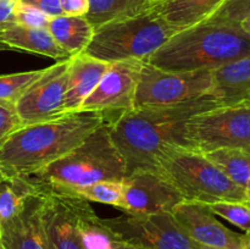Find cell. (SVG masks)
I'll return each instance as SVG.
<instances>
[{
	"mask_svg": "<svg viewBox=\"0 0 250 249\" xmlns=\"http://www.w3.org/2000/svg\"><path fill=\"white\" fill-rule=\"evenodd\" d=\"M221 106L211 94L167 106L132 107L110 122V136L126 165V176L137 170H156V158L165 146L189 148L188 120Z\"/></svg>",
	"mask_w": 250,
	"mask_h": 249,
	"instance_id": "cell-1",
	"label": "cell"
},
{
	"mask_svg": "<svg viewBox=\"0 0 250 249\" xmlns=\"http://www.w3.org/2000/svg\"><path fill=\"white\" fill-rule=\"evenodd\" d=\"M105 122L102 111L78 110L20 127L0 146V183L31 177L70 153Z\"/></svg>",
	"mask_w": 250,
	"mask_h": 249,
	"instance_id": "cell-2",
	"label": "cell"
},
{
	"mask_svg": "<svg viewBox=\"0 0 250 249\" xmlns=\"http://www.w3.org/2000/svg\"><path fill=\"white\" fill-rule=\"evenodd\" d=\"M250 55V37L239 23L207 20L176 32L148 62L168 72L215 68Z\"/></svg>",
	"mask_w": 250,
	"mask_h": 249,
	"instance_id": "cell-3",
	"label": "cell"
},
{
	"mask_svg": "<svg viewBox=\"0 0 250 249\" xmlns=\"http://www.w3.org/2000/svg\"><path fill=\"white\" fill-rule=\"evenodd\" d=\"M125 177L126 165L105 122L70 153L26 180L34 189L73 193L93 183Z\"/></svg>",
	"mask_w": 250,
	"mask_h": 249,
	"instance_id": "cell-4",
	"label": "cell"
},
{
	"mask_svg": "<svg viewBox=\"0 0 250 249\" xmlns=\"http://www.w3.org/2000/svg\"><path fill=\"white\" fill-rule=\"evenodd\" d=\"M156 170L185 202L214 204L248 202L243 187L229 180L205 154L182 146H165L156 158Z\"/></svg>",
	"mask_w": 250,
	"mask_h": 249,
	"instance_id": "cell-5",
	"label": "cell"
},
{
	"mask_svg": "<svg viewBox=\"0 0 250 249\" xmlns=\"http://www.w3.org/2000/svg\"><path fill=\"white\" fill-rule=\"evenodd\" d=\"M177 28L168 24L153 6L142 14L107 22L94 29L84 54L104 62L148 61Z\"/></svg>",
	"mask_w": 250,
	"mask_h": 249,
	"instance_id": "cell-6",
	"label": "cell"
},
{
	"mask_svg": "<svg viewBox=\"0 0 250 249\" xmlns=\"http://www.w3.org/2000/svg\"><path fill=\"white\" fill-rule=\"evenodd\" d=\"M192 150L250 148V102L212 107L190 117L186 126Z\"/></svg>",
	"mask_w": 250,
	"mask_h": 249,
	"instance_id": "cell-7",
	"label": "cell"
},
{
	"mask_svg": "<svg viewBox=\"0 0 250 249\" xmlns=\"http://www.w3.org/2000/svg\"><path fill=\"white\" fill-rule=\"evenodd\" d=\"M99 222L111 237L143 249H200L181 227L172 212L126 214Z\"/></svg>",
	"mask_w": 250,
	"mask_h": 249,
	"instance_id": "cell-8",
	"label": "cell"
},
{
	"mask_svg": "<svg viewBox=\"0 0 250 249\" xmlns=\"http://www.w3.org/2000/svg\"><path fill=\"white\" fill-rule=\"evenodd\" d=\"M212 70L168 72L144 61L139 76L134 107L167 106L210 94Z\"/></svg>",
	"mask_w": 250,
	"mask_h": 249,
	"instance_id": "cell-9",
	"label": "cell"
},
{
	"mask_svg": "<svg viewBox=\"0 0 250 249\" xmlns=\"http://www.w3.org/2000/svg\"><path fill=\"white\" fill-rule=\"evenodd\" d=\"M34 190L43 194L41 217L48 249H85L82 227L93 211L88 200L70 193Z\"/></svg>",
	"mask_w": 250,
	"mask_h": 249,
	"instance_id": "cell-10",
	"label": "cell"
},
{
	"mask_svg": "<svg viewBox=\"0 0 250 249\" xmlns=\"http://www.w3.org/2000/svg\"><path fill=\"white\" fill-rule=\"evenodd\" d=\"M68 59L44 68L41 77L29 85L16 103L15 109L22 126L48 121L66 114Z\"/></svg>",
	"mask_w": 250,
	"mask_h": 249,
	"instance_id": "cell-11",
	"label": "cell"
},
{
	"mask_svg": "<svg viewBox=\"0 0 250 249\" xmlns=\"http://www.w3.org/2000/svg\"><path fill=\"white\" fill-rule=\"evenodd\" d=\"M144 61L125 60L110 63L81 110L102 111L106 122L134 107L137 87Z\"/></svg>",
	"mask_w": 250,
	"mask_h": 249,
	"instance_id": "cell-12",
	"label": "cell"
},
{
	"mask_svg": "<svg viewBox=\"0 0 250 249\" xmlns=\"http://www.w3.org/2000/svg\"><path fill=\"white\" fill-rule=\"evenodd\" d=\"M124 202L122 211L126 214H159L172 212L183 198L173 186L154 170H137L122 180Z\"/></svg>",
	"mask_w": 250,
	"mask_h": 249,
	"instance_id": "cell-13",
	"label": "cell"
},
{
	"mask_svg": "<svg viewBox=\"0 0 250 249\" xmlns=\"http://www.w3.org/2000/svg\"><path fill=\"white\" fill-rule=\"evenodd\" d=\"M172 215L186 233L199 246L220 249H244L250 233H237L227 228L215 217L209 205L182 202Z\"/></svg>",
	"mask_w": 250,
	"mask_h": 249,
	"instance_id": "cell-14",
	"label": "cell"
},
{
	"mask_svg": "<svg viewBox=\"0 0 250 249\" xmlns=\"http://www.w3.org/2000/svg\"><path fill=\"white\" fill-rule=\"evenodd\" d=\"M43 194L34 190L22 209L0 221V244L4 249H48L42 226Z\"/></svg>",
	"mask_w": 250,
	"mask_h": 249,
	"instance_id": "cell-15",
	"label": "cell"
},
{
	"mask_svg": "<svg viewBox=\"0 0 250 249\" xmlns=\"http://www.w3.org/2000/svg\"><path fill=\"white\" fill-rule=\"evenodd\" d=\"M110 63L82 53L68 59L67 88L65 94V111H78L83 103L95 89Z\"/></svg>",
	"mask_w": 250,
	"mask_h": 249,
	"instance_id": "cell-16",
	"label": "cell"
},
{
	"mask_svg": "<svg viewBox=\"0 0 250 249\" xmlns=\"http://www.w3.org/2000/svg\"><path fill=\"white\" fill-rule=\"evenodd\" d=\"M210 94L220 105H232L250 97V55L212 70Z\"/></svg>",
	"mask_w": 250,
	"mask_h": 249,
	"instance_id": "cell-17",
	"label": "cell"
},
{
	"mask_svg": "<svg viewBox=\"0 0 250 249\" xmlns=\"http://www.w3.org/2000/svg\"><path fill=\"white\" fill-rule=\"evenodd\" d=\"M0 42L11 50L28 51L60 61L71 58L46 28H29L12 22L0 31Z\"/></svg>",
	"mask_w": 250,
	"mask_h": 249,
	"instance_id": "cell-18",
	"label": "cell"
},
{
	"mask_svg": "<svg viewBox=\"0 0 250 249\" xmlns=\"http://www.w3.org/2000/svg\"><path fill=\"white\" fill-rule=\"evenodd\" d=\"M225 0H164L153 4L155 11L172 27L188 28L207 21Z\"/></svg>",
	"mask_w": 250,
	"mask_h": 249,
	"instance_id": "cell-19",
	"label": "cell"
},
{
	"mask_svg": "<svg viewBox=\"0 0 250 249\" xmlns=\"http://www.w3.org/2000/svg\"><path fill=\"white\" fill-rule=\"evenodd\" d=\"M48 31L54 41L70 56L84 53L94 34V27L84 16L51 17Z\"/></svg>",
	"mask_w": 250,
	"mask_h": 249,
	"instance_id": "cell-20",
	"label": "cell"
},
{
	"mask_svg": "<svg viewBox=\"0 0 250 249\" xmlns=\"http://www.w3.org/2000/svg\"><path fill=\"white\" fill-rule=\"evenodd\" d=\"M85 19L95 28L117 20L142 14L153 6L151 0H88Z\"/></svg>",
	"mask_w": 250,
	"mask_h": 249,
	"instance_id": "cell-21",
	"label": "cell"
},
{
	"mask_svg": "<svg viewBox=\"0 0 250 249\" xmlns=\"http://www.w3.org/2000/svg\"><path fill=\"white\" fill-rule=\"evenodd\" d=\"M229 180L246 187L250 178V148L219 149L205 154Z\"/></svg>",
	"mask_w": 250,
	"mask_h": 249,
	"instance_id": "cell-22",
	"label": "cell"
},
{
	"mask_svg": "<svg viewBox=\"0 0 250 249\" xmlns=\"http://www.w3.org/2000/svg\"><path fill=\"white\" fill-rule=\"evenodd\" d=\"M34 189L26 178H16L0 183V221L16 215Z\"/></svg>",
	"mask_w": 250,
	"mask_h": 249,
	"instance_id": "cell-23",
	"label": "cell"
},
{
	"mask_svg": "<svg viewBox=\"0 0 250 249\" xmlns=\"http://www.w3.org/2000/svg\"><path fill=\"white\" fill-rule=\"evenodd\" d=\"M44 68L0 76V104L15 106L29 85L41 77Z\"/></svg>",
	"mask_w": 250,
	"mask_h": 249,
	"instance_id": "cell-24",
	"label": "cell"
},
{
	"mask_svg": "<svg viewBox=\"0 0 250 249\" xmlns=\"http://www.w3.org/2000/svg\"><path fill=\"white\" fill-rule=\"evenodd\" d=\"M70 194L80 195L88 202H97L122 209V202H124L122 181H102L80 188Z\"/></svg>",
	"mask_w": 250,
	"mask_h": 249,
	"instance_id": "cell-25",
	"label": "cell"
},
{
	"mask_svg": "<svg viewBox=\"0 0 250 249\" xmlns=\"http://www.w3.org/2000/svg\"><path fill=\"white\" fill-rule=\"evenodd\" d=\"M215 215L250 233V205L248 202H219L209 205Z\"/></svg>",
	"mask_w": 250,
	"mask_h": 249,
	"instance_id": "cell-26",
	"label": "cell"
},
{
	"mask_svg": "<svg viewBox=\"0 0 250 249\" xmlns=\"http://www.w3.org/2000/svg\"><path fill=\"white\" fill-rule=\"evenodd\" d=\"M250 15V0H225L208 20H220L241 24Z\"/></svg>",
	"mask_w": 250,
	"mask_h": 249,
	"instance_id": "cell-27",
	"label": "cell"
},
{
	"mask_svg": "<svg viewBox=\"0 0 250 249\" xmlns=\"http://www.w3.org/2000/svg\"><path fill=\"white\" fill-rule=\"evenodd\" d=\"M15 23L21 24L29 28H46L48 29L50 17L46 16L36 7L27 5L24 2L17 0L15 6Z\"/></svg>",
	"mask_w": 250,
	"mask_h": 249,
	"instance_id": "cell-28",
	"label": "cell"
},
{
	"mask_svg": "<svg viewBox=\"0 0 250 249\" xmlns=\"http://www.w3.org/2000/svg\"><path fill=\"white\" fill-rule=\"evenodd\" d=\"M20 127H22V122L15 106L0 104V146Z\"/></svg>",
	"mask_w": 250,
	"mask_h": 249,
	"instance_id": "cell-29",
	"label": "cell"
},
{
	"mask_svg": "<svg viewBox=\"0 0 250 249\" xmlns=\"http://www.w3.org/2000/svg\"><path fill=\"white\" fill-rule=\"evenodd\" d=\"M20 1L36 7L39 11L50 17V19L62 15L60 7V0H20Z\"/></svg>",
	"mask_w": 250,
	"mask_h": 249,
	"instance_id": "cell-30",
	"label": "cell"
},
{
	"mask_svg": "<svg viewBox=\"0 0 250 249\" xmlns=\"http://www.w3.org/2000/svg\"><path fill=\"white\" fill-rule=\"evenodd\" d=\"M61 12L65 16H85L89 10L88 0H60Z\"/></svg>",
	"mask_w": 250,
	"mask_h": 249,
	"instance_id": "cell-31",
	"label": "cell"
},
{
	"mask_svg": "<svg viewBox=\"0 0 250 249\" xmlns=\"http://www.w3.org/2000/svg\"><path fill=\"white\" fill-rule=\"evenodd\" d=\"M17 0H0V31L15 22V6Z\"/></svg>",
	"mask_w": 250,
	"mask_h": 249,
	"instance_id": "cell-32",
	"label": "cell"
},
{
	"mask_svg": "<svg viewBox=\"0 0 250 249\" xmlns=\"http://www.w3.org/2000/svg\"><path fill=\"white\" fill-rule=\"evenodd\" d=\"M111 237V236H110ZM110 249H143L138 246H134V244L128 243V242L121 241V239H117L111 237L110 239Z\"/></svg>",
	"mask_w": 250,
	"mask_h": 249,
	"instance_id": "cell-33",
	"label": "cell"
},
{
	"mask_svg": "<svg viewBox=\"0 0 250 249\" xmlns=\"http://www.w3.org/2000/svg\"><path fill=\"white\" fill-rule=\"evenodd\" d=\"M241 26H242V28H243L244 31H246L247 33H248V36L250 37V15H249L248 17H247L246 20H244L243 22H242Z\"/></svg>",
	"mask_w": 250,
	"mask_h": 249,
	"instance_id": "cell-34",
	"label": "cell"
},
{
	"mask_svg": "<svg viewBox=\"0 0 250 249\" xmlns=\"http://www.w3.org/2000/svg\"><path fill=\"white\" fill-rule=\"evenodd\" d=\"M244 190H246L247 199H248V202H250V178L248 180V182H247L246 187H244Z\"/></svg>",
	"mask_w": 250,
	"mask_h": 249,
	"instance_id": "cell-35",
	"label": "cell"
},
{
	"mask_svg": "<svg viewBox=\"0 0 250 249\" xmlns=\"http://www.w3.org/2000/svg\"><path fill=\"white\" fill-rule=\"evenodd\" d=\"M4 50H11V49H10L6 44H4L0 42V51H4Z\"/></svg>",
	"mask_w": 250,
	"mask_h": 249,
	"instance_id": "cell-36",
	"label": "cell"
},
{
	"mask_svg": "<svg viewBox=\"0 0 250 249\" xmlns=\"http://www.w3.org/2000/svg\"><path fill=\"white\" fill-rule=\"evenodd\" d=\"M244 249H250V236H249L248 241H247V244H246V247H244Z\"/></svg>",
	"mask_w": 250,
	"mask_h": 249,
	"instance_id": "cell-37",
	"label": "cell"
},
{
	"mask_svg": "<svg viewBox=\"0 0 250 249\" xmlns=\"http://www.w3.org/2000/svg\"><path fill=\"white\" fill-rule=\"evenodd\" d=\"M200 249H220V248H212V247H207V246H200Z\"/></svg>",
	"mask_w": 250,
	"mask_h": 249,
	"instance_id": "cell-38",
	"label": "cell"
},
{
	"mask_svg": "<svg viewBox=\"0 0 250 249\" xmlns=\"http://www.w3.org/2000/svg\"><path fill=\"white\" fill-rule=\"evenodd\" d=\"M161 1H164V0H151L153 4H158V2H161Z\"/></svg>",
	"mask_w": 250,
	"mask_h": 249,
	"instance_id": "cell-39",
	"label": "cell"
},
{
	"mask_svg": "<svg viewBox=\"0 0 250 249\" xmlns=\"http://www.w3.org/2000/svg\"><path fill=\"white\" fill-rule=\"evenodd\" d=\"M0 249H4V248H2V246H1V244H0Z\"/></svg>",
	"mask_w": 250,
	"mask_h": 249,
	"instance_id": "cell-40",
	"label": "cell"
},
{
	"mask_svg": "<svg viewBox=\"0 0 250 249\" xmlns=\"http://www.w3.org/2000/svg\"><path fill=\"white\" fill-rule=\"evenodd\" d=\"M247 100H248V102H250V97L248 98V99H247Z\"/></svg>",
	"mask_w": 250,
	"mask_h": 249,
	"instance_id": "cell-41",
	"label": "cell"
},
{
	"mask_svg": "<svg viewBox=\"0 0 250 249\" xmlns=\"http://www.w3.org/2000/svg\"><path fill=\"white\" fill-rule=\"evenodd\" d=\"M248 204H249V205H250V202H248Z\"/></svg>",
	"mask_w": 250,
	"mask_h": 249,
	"instance_id": "cell-42",
	"label": "cell"
}]
</instances>
